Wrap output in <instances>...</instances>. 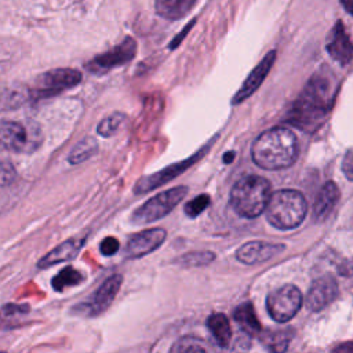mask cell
<instances>
[{
  "instance_id": "cell-1",
  "label": "cell",
  "mask_w": 353,
  "mask_h": 353,
  "mask_svg": "<svg viewBox=\"0 0 353 353\" xmlns=\"http://www.w3.org/2000/svg\"><path fill=\"white\" fill-rule=\"evenodd\" d=\"M334 98L331 80L323 73L313 74L290 109L287 123L305 131L314 130L332 108Z\"/></svg>"
},
{
  "instance_id": "cell-2",
  "label": "cell",
  "mask_w": 353,
  "mask_h": 353,
  "mask_svg": "<svg viewBox=\"0 0 353 353\" xmlns=\"http://www.w3.org/2000/svg\"><path fill=\"white\" fill-rule=\"evenodd\" d=\"M251 157L258 167L265 170L287 168L298 157L296 137L285 127L269 128L254 141Z\"/></svg>"
},
{
  "instance_id": "cell-3",
  "label": "cell",
  "mask_w": 353,
  "mask_h": 353,
  "mask_svg": "<svg viewBox=\"0 0 353 353\" xmlns=\"http://www.w3.org/2000/svg\"><path fill=\"white\" fill-rule=\"evenodd\" d=\"M272 196L270 182L259 175L241 176L230 190L232 208L244 218L259 216Z\"/></svg>"
},
{
  "instance_id": "cell-4",
  "label": "cell",
  "mask_w": 353,
  "mask_h": 353,
  "mask_svg": "<svg viewBox=\"0 0 353 353\" xmlns=\"http://www.w3.org/2000/svg\"><path fill=\"white\" fill-rule=\"evenodd\" d=\"M307 212L305 196L294 189H283L272 193L265 214L270 225L281 230L298 228Z\"/></svg>"
},
{
  "instance_id": "cell-5",
  "label": "cell",
  "mask_w": 353,
  "mask_h": 353,
  "mask_svg": "<svg viewBox=\"0 0 353 353\" xmlns=\"http://www.w3.org/2000/svg\"><path fill=\"white\" fill-rule=\"evenodd\" d=\"M0 139L4 149L18 153H32L40 146L43 134L39 124L33 121L18 123L4 120L1 121Z\"/></svg>"
},
{
  "instance_id": "cell-6",
  "label": "cell",
  "mask_w": 353,
  "mask_h": 353,
  "mask_svg": "<svg viewBox=\"0 0 353 353\" xmlns=\"http://www.w3.org/2000/svg\"><path fill=\"white\" fill-rule=\"evenodd\" d=\"M188 194L186 186H176L168 190L160 192L150 197L141 207H138L131 215V221L135 225H143L154 222L167 214H170Z\"/></svg>"
},
{
  "instance_id": "cell-7",
  "label": "cell",
  "mask_w": 353,
  "mask_h": 353,
  "mask_svg": "<svg viewBox=\"0 0 353 353\" xmlns=\"http://www.w3.org/2000/svg\"><path fill=\"white\" fill-rule=\"evenodd\" d=\"M302 302L303 298L299 288L292 284H285L269 292L266 298V309L273 320L285 323L298 313Z\"/></svg>"
},
{
  "instance_id": "cell-8",
  "label": "cell",
  "mask_w": 353,
  "mask_h": 353,
  "mask_svg": "<svg viewBox=\"0 0 353 353\" xmlns=\"http://www.w3.org/2000/svg\"><path fill=\"white\" fill-rule=\"evenodd\" d=\"M81 81V73L72 68H58L40 74L33 85L32 95L47 98L72 88Z\"/></svg>"
},
{
  "instance_id": "cell-9",
  "label": "cell",
  "mask_w": 353,
  "mask_h": 353,
  "mask_svg": "<svg viewBox=\"0 0 353 353\" xmlns=\"http://www.w3.org/2000/svg\"><path fill=\"white\" fill-rule=\"evenodd\" d=\"M121 283H123L121 274H113V276L108 277L92 292V295L87 301L73 306L72 312L77 316H84V317H95V316L103 313L113 302L116 294L119 292Z\"/></svg>"
},
{
  "instance_id": "cell-10",
  "label": "cell",
  "mask_w": 353,
  "mask_h": 353,
  "mask_svg": "<svg viewBox=\"0 0 353 353\" xmlns=\"http://www.w3.org/2000/svg\"><path fill=\"white\" fill-rule=\"evenodd\" d=\"M137 54V41L132 37H125L121 43L110 48L109 51L97 55L85 68L92 74H105L106 72L130 62Z\"/></svg>"
},
{
  "instance_id": "cell-11",
  "label": "cell",
  "mask_w": 353,
  "mask_h": 353,
  "mask_svg": "<svg viewBox=\"0 0 353 353\" xmlns=\"http://www.w3.org/2000/svg\"><path fill=\"white\" fill-rule=\"evenodd\" d=\"M208 148H210V145H205L199 152H196L192 157L185 159V160L178 161V163H174L171 165H167L165 168H163V170H160V171H157L154 174H150V175L139 178L137 181L135 186H134V192L137 194H143V193H148V192L153 190L154 188H159V186L172 181L175 176H178L179 174L186 171L189 167H192L199 159H201L203 154L208 150Z\"/></svg>"
},
{
  "instance_id": "cell-12",
  "label": "cell",
  "mask_w": 353,
  "mask_h": 353,
  "mask_svg": "<svg viewBox=\"0 0 353 353\" xmlns=\"http://www.w3.org/2000/svg\"><path fill=\"white\" fill-rule=\"evenodd\" d=\"M167 237V232L161 228L146 229L131 236L125 244L124 254L128 259H137L145 256L157 250Z\"/></svg>"
},
{
  "instance_id": "cell-13",
  "label": "cell",
  "mask_w": 353,
  "mask_h": 353,
  "mask_svg": "<svg viewBox=\"0 0 353 353\" xmlns=\"http://www.w3.org/2000/svg\"><path fill=\"white\" fill-rule=\"evenodd\" d=\"M338 295L336 280L327 274L316 279L305 298V305L310 312H319L328 306Z\"/></svg>"
},
{
  "instance_id": "cell-14",
  "label": "cell",
  "mask_w": 353,
  "mask_h": 353,
  "mask_svg": "<svg viewBox=\"0 0 353 353\" xmlns=\"http://www.w3.org/2000/svg\"><path fill=\"white\" fill-rule=\"evenodd\" d=\"M276 57H277V52L274 50H272L261 59V62L247 76V79L244 80V83L239 88V91L233 95L232 105L241 103L243 101H245L251 94H254L259 88V85L262 84V81L270 72V69L276 61Z\"/></svg>"
},
{
  "instance_id": "cell-15",
  "label": "cell",
  "mask_w": 353,
  "mask_h": 353,
  "mask_svg": "<svg viewBox=\"0 0 353 353\" xmlns=\"http://www.w3.org/2000/svg\"><path fill=\"white\" fill-rule=\"evenodd\" d=\"M284 248V244H274L268 241H248L237 248L236 259L245 265H256L269 261Z\"/></svg>"
},
{
  "instance_id": "cell-16",
  "label": "cell",
  "mask_w": 353,
  "mask_h": 353,
  "mask_svg": "<svg viewBox=\"0 0 353 353\" xmlns=\"http://www.w3.org/2000/svg\"><path fill=\"white\" fill-rule=\"evenodd\" d=\"M330 57L342 66H346L353 59V43L350 41L347 33L345 32L342 21H338L332 30L330 41L325 46Z\"/></svg>"
},
{
  "instance_id": "cell-17",
  "label": "cell",
  "mask_w": 353,
  "mask_h": 353,
  "mask_svg": "<svg viewBox=\"0 0 353 353\" xmlns=\"http://www.w3.org/2000/svg\"><path fill=\"white\" fill-rule=\"evenodd\" d=\"M84 241H85L84 237H81V239L80 237H72V239L65 240L63 243L57 245L54 250H51L47 255H44L37 262V266L40 269H46V268H51V266H54L57 263H61V262L72 261L73 258H76V255L81 250Z\"/></svg>"
},
{
  "instance_id": "cell-18",
  "label": "cell",
  "mask_w": 353,
  "mask_h": 353,
  "mask_svg": "<svg viewBox=\"0 0 353 353\" xmlns=\"http://www.w3.org/2000/svg\"><path fill=\"white\" fill-rule=\"evenodd\" d=\"M339 196L341 193L336 183L332 181L325 182L313 203V218L316 221H323L324 218H327L338 203Z\"/></svg>"
},
{
  "instance_id": "cell-19",
  "label": "cell",
  "mask_w": 353,
  "mask_h": 353,
  "mask_svg": "<svg viewBox=\"0 0 353 353\" xmlns=\"http://www.w3.org/2000/svg\"><path fill=\"white\" fill-rule=\"evenodd\" d=\"M197 0H156V12L170 21L182 19L188 12L192 11Z\"/></svg>"
},
{
  "instance_id": "cell-20",
  "label": "cell",
  "mask_w": 353,
  "mask_h": 353,
  "mask_svg": "<svg viewBox=\"0 0 353 353\" xmlns=\"http://www.w3.org/2000/svg\"><path fill=\"white\" fill-rule=\"evenodd\" d=\"M233 319L236 324L240 327V330L247 335L254 336L261 332V323L255 314V310L251 302H244L239 305L234 309Z\"/></svg>"
},
{
  "instance_id": "cell-21",
  "label": "cell",
  "mask_w": 353,
  "mask_h": 353,
  "mask_svg": "<svg viewBox=\"0 0 353 353\" xmlns=\"http://www.w3.org/2000/svg\"><path fill=\"white\" fill-rule=\"evenodd\" d=\"M207 327L221 347H228L232 341V328L223 313H212L207 319Z\"/></svg>"
},
{
  "instance_id": "cell-22",
  "label": "cell",
  "mask_w": 353,
  "mask_h": 353,
  "mask_svg": "<svg viewBox=\"0 0 353 353\" xmlns=\"http://www.w3.org/2000/svg\"><path fill=\"white\" fill-rule=\"evenodd\" d=\"M98 150V143L95 138L92 137H85L81 141H79L73 149L69 153V163L70 164H79L85 161L87 159L92 157Z\"/></svg>"
},
{
  "instance_id": "cell-23",
  "label": "cell",
  "mask_w": 353,
  "mask_h": 353,
  "mask_svg": "<svg viewBox=\"0 0 353 353\" xmlns=\"http://www.w3.org/2000/svg\"><path fill=\"white\" fill-rule=\"evenodd\" d=\"M83 280L84 276L77 269H74L73 266H66L52 277L51 285L55 291H63L68 287L80 284Z\"/></svg>"
},
{
  "instance_id": "cell-24",
  "label": "cell",
  "mask_w": 353,
  "mask_h": 353,
  "mask_svg": "<svg viewBox=\"0 0 353 353\" xmlns=\"http://www.w3.org/2000/svg\"><path fill=\"white\" fill-rule=\"evenodd\" d=\"M291 334L287 330H277L262 335L261 341L268 350L272 352H284L288 347Z\"/></svg>"
},
{
  "instance_id": "cell-25",
  "label": "cell",
  "mask_w": 353,
  "mask_h": 353,
  "mask_svg": "<svg viewBox=\"0 0 353 353\" xmlns=\"http://www.w3.org/2000/svg\"><path fill=\"white\" fill-rule=\"evenodd\" d=\"M125 120V116L123 113H119V112H114L112 114H109L108 117H105L97 127V131L99 135L108 138L110 135H114L119 128L121 127V124L124 123Z\"/></svg>"
},
{
  "instance_id": "cell-26",
  "label": "cell",
  "mask_w": 353,
  "mask_h": 353,
  "mask_svg": "<svg viewBox=\"0 0 353 353\" xmlns=\"http://www.w3.org/2000/svg\"><path fill=\"white\" fill-rule=\"evenodd\" d=\"M215 259V254L211 251H199V252H189L181 256L176 262L183 266H205Z\"/></svg>"
},
{
  "instance_id": "cell-27",
  "label": "cell",
  "mask_w": 353,
  "mask_h": 353,
  "mask_svg": "<svg viewBox=\"0 0 353 353\" xmlns=\"http://www.w3.org/2000/svg\"><path fill=\"white\" fill-rule=\"evenodd\" d=\"M210 347L204 343V341L193 336H183L178 339L172 346L171 352H207Z\"/></svg>"
},
{
  "instance_id": "cell-28",
  "label": "cell",
  "mask_w": 353,
  "mask_h": 353,
  "mask_svg": "<svg viewBox=\"0 0 353 353\" xmlns=\"http://www.w3.org/2000/svg\"><path fill=\"white\" fill-rule=\"evenodd\" d=\"M208 204H210V196L205 193L199 194L194 199H192L189 203H186L185 214L190 218H196L208 207Z\"/></svg>"
},
{
  "instance_id": "cell-29",
  "label": "cell",
  "mask_w": 353,
  "mask_h": 353,
  "mask_svg": "<svg viewBox=\"0 0 353 353\" xmlns=\"http://www.w3.org/2000/svg\"><path fill=\"white\" fill-rule=\"evenodd\" d=\"M120 248V244H119V240L116 237H112V236H108L105 237L102 241H101V245H99V250L102 252V255L105 256H109V255H114Z\"/></svg>"
},
{
  "instance_id": "cell-30",
  "label": "cell",
  "mask_w": 353,
  "mask_h": 353,
  "mask_svg": "<svg viewBox=\"0 0 353 353\" xmlns=\"http://www.w3.org/2000/svg\"><path fill=\"white\" fill-rule=\"evenodd\" d=\"M17 176V172L12 167V164L4 161L1 164V186H7L8 183H11Z\"/></svg>"
},
{
  "instance_id": "cell-31",
  "label": "cell",
  "mask_w": 353,
  "mask_h": 353,
  "mask_svg": "<svg viewBox=\"0 0 353 353\" xmlns=\"http://www.w3.org/2000/svg\"><path fill=\"white\" fill-rule=\"evenodd\" d=\"M342 172L350 181H353V150H349L342 160Z\"/></svg>"
},
{
  "instance_id": "cell-32",
  "label": "cell",
  "mask_w": 353,
  "mask_h": 353,
  "mask_svg": "<svg viewBox=\"0 0 353 353\" xmlns=\"http://www.w3.org/2000/svg\"><path fill=\"white\" fill-rule=\"evenodd\" d=\"M336 272L343 277H352L353 276V258L343 259L338 266Z\"/></svg>"
},
{
  "instance_id": "cell-33",
  "label": "cell",
  "mask_w": 353,
  "mask_h": 353,
  "mask_svg": "<svg viewBox=\"0 0 353 353\" xmlns=\"http://www.w3.org/2000/svg\"><path fill=\"white\" fill-rule=\"evenodd\" d=\"M334 352H341V353H353V342H345L336 347H334Z\"/></svg>"
},
{
  "instance_id": "cell-34",
  "label": "cell",
  "mask_w": 353,
  "mask_h": 353,
  "mask_svg": "<svg viewBox=\"0 0 353 353\" xmlns=\"http://www.w3.org/2000/svg\"><path fill=\"white\" fill-rule=\"evenodd\" d=\"M193 23H194V22H192V23H190V25H189V26H186V28H185V29H183V32H182V33H181V34H179V36H178V37H175V39H174V40H172V43H171V46H170V47H171V48H174V47H175V46H178V44H179V41H181V40H182V39H183V36H185V34H186V33H188V32H189V29H190V26H192V25H193Z\"/></svg>"
},
{
  "instance_id": "cell-35",
  "label": "cell",
  "mask_w": 353,
  "mask_h": 353,
  "mask_svg": "<svg viewBox=\"0 0 353 353\" xmlns=\"http://www.w3.org/2000/svg\"><path fill=\"white\" fill-rule=\"evenodd\" d=\"M339 1L343 6L345 11L349 12L350 15H353V0H339Z\"/></svg>"
},
{
  "instance_id": "cell-36",
  "label": "cell",
  "mask_w": 353,
  "mask_h": 353,
  "mask_svg": "<svg viewBox=\"0 0 353 353\" xmlns=\"http://www.w3.org/2000/svg\"><path fill=\"white\" fill-rule=\"evenodd\" d=\"M233 159H234V153H233V152H228L226 156H225V159H223V161H225V163H229V161L233 160Z\"/></svg>"
}]
</instances>
